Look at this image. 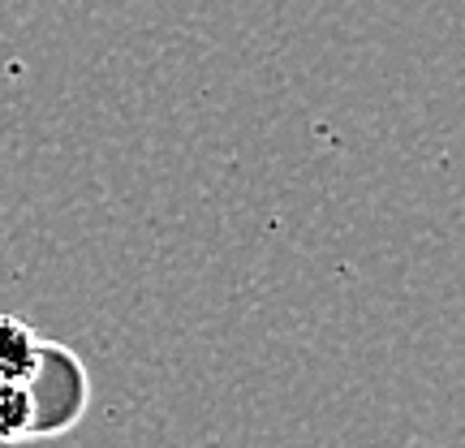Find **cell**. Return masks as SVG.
<instances>
[{
    "instance_id": "6da1fadb",
    "label": "cell",
    "mask_w": 465,
    "mask_h": 448,
    "mask_svg": "<svg viewBox=\"0 0 465 448\" xmlns=\"http://www.w3.org/2000/svg\"><path fill=\"white\" fill-rule=\"evenodd\" d=\"M17 440H44V414L31 380H0V444Z\"/></svg>"
},
{
    "instance_id": "7a4b0ae2",
    "label": "cell",
    "mask_w": 465,
    "mask_h": 448,
    "mask_svg": "<svg viewBox=\"0 0 465 448\" xmlns=\"http://www.w3.org/2000/svg\"><path fill=\"white\" fill-rule=\"evenodd\" d=\"M44 336L26 319L0 311V380H31L44 363Z\"/></svg>"
}]
</instances>
